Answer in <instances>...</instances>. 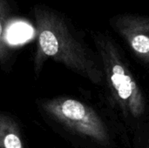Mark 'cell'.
<instances>
[{"instance_id": "6da1fadb", "label": "cell", "mask_w": 149, "mask_h": 148, "mask_svg": "<svg viewBox=\"0 0 149 148\" xmlns=\"http://www.w3.org/2000/svg\"><path fill=\"white\" fill-rule=\"evenodd\" d=\"M38 35L35 54L36 71L47 58L63 64L95 85H100L104 74L93 54L70 30L64 17L44 5L34 8Z\"/></svg>"}, {"instance_id": "7a4b0ae2", "label": "cell", "mask_w": 149, "mask_h": 148, "mask_svg": "<svg viewBox=\"0 0 149 148\" xmlns=\"http://www.w3.org/2000/svg\"><path fill=\"white\" fill-rule=\"evenodd\" d=\"M95 44L101 60L102 72L113 98L124 113L140 118L145 113V100L127 65L113 41L107 36L98 33L94 36Z\"/></svg>"}, {"instance_id": "3957f363", "label": "cell", "mask_w": 149, "mask_h": 148, "mask_svg": "<svg viewBox=\"0 0 149 148\" xmlns=\"http://www.w3.org/2000/svg\"><path fill=\"white\" fill-rule=\"evenodd\" d=\"M45 112L70 131L100 145L110 142V135L100 115L89 106L74 99L59 97L42 103Z\"/></svg>"}, {"instance_id": "277c9868", "label": "cell", "mask_w": 149, "mask_h": 148, "mask_svg": "<svg viewBox=\"0 0 149 148\" xmlns=\"http://www.w3.org/2000/svg\"><path fill=\"white\" fill-rule=\"evenodd\" d=\"M111 24L127 42L137 58L149 64V17L120 14L112 18Z\"/></svg>"}, {"instance_id": "5b68a950", "label": "cell", "mask_w": 149, "mask_h": 148, "mask_svg": "<svg viewBox=\"0 0 149 148\" xmlns=\"http://www.w3.org/2000/svg\"><path fill=\"white\" fill-rule=\"evenodd\" d=\"M0 148H24L18 126L3 113H0Z\"/></svg>"}, {"instance_id": "8992f818", "label": "cell", "mask_w": 149, "mask_h": 148, "mask_svg": "<svg viewBox=\"0 0 149 148\" xmlns=\"http://www.w3.org/2000/svg\"><path fill=\"white\" fill-rule=\"evenodd\" d=\"M11 16L10 7L6 0H0V62L4 64L9 58L7 32Z\"/></svg>"}, {"instance_id": "52a82bcc", "label": "cell", "mask_w": 149, "mask_h": 148, "mask_svg": "<svg viewBox=\"0 0 149 148\" xmlns=\"http://www.w3.org/2000/svg\"><path fill=\"white\" fill-rule=\"evenodd\" d=\"M147 148H149V141H148V147H147Z\"/></svg>"}]
</instances>
